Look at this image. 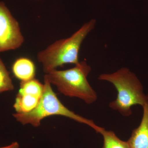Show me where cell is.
Returning <instances> with one entry per match:
<instances>
[{
  "instance_id": "cell-1",
  "label": "cell",
  "mask_w": 148,
  "mask_h": 148,
  "mask_svg": "<svg viewBox=\"0 0 148 148\" xmlns=\"http://www.w3.org/2000/svg\"><path fill=\"white\" fill-rule=\"evenodd\" d=\"M96 21L91 19L66 38L61 39L38 52L37 60L45 74L65 64L77 65L81 46L88 35L95 28Z\"/></svg>"
},
{
  "instance_id": "cell-2",
  "label": "cell",
  "mask_w": 148,
  "mask_h": 148,
  "mask_svg": "<svg viewBox=\"0 0 148 148\" xmlns=\"http://www.w3.org/2000/svg\"><path fill=\"white\" fill-rule=\"evenodd\" d=\"M98 79L111 83L116 88V99L109 106L123 116L132 115V106L140 105L143 107L148 101V95L144 93L140 80L128 68L123 67L112 73L101 74Z\"/></svg>"
},
{
  "instance_id": "cell-3",
  "label": "cell",
  "mask_w": 148,
  "mask_h": 148,
  "mask_svg": "<svg viewBox=\"0 0 148 148\" xmlns=\"http://www.w3.org/2000/svg\"><path fill=\"white\" fill-rule=\"evenodd\" d=\"M91 71L90 66L82 61L71 69L63 71L56 69L45 75L62 94L79 98L90 105L96 102L98 98L97 93L87 80Z\"/></svg>"
},
{
  "instance_id": "cell-4",
  "label": "cell",
  "mask_w": 148,
  "mask_h": 148,
  "mask_svg": "<svg viewBox=\"0 0 148 148\" xmlns=\"http://www.w3.org/2000/svg\"><path fill=\"white\" fill-rule=\"evenodd\" d=\"M44 82L43 92L38 106L29 112L14 114L13 116L17 121L24 125L30 124L37 127L40 126L41 121L47 117L61 116L69 118L79 123L86 124L94 130L96 132L98 131L100 127L96 125L93 121L77 114L61 103L45 75Z\"/></svg>"
},
{
  "instance_id": "cell-5",
  "label": "cell",
  "mask_w": 148,
  "mask_h": 148,
  "mask_svg": "<svg viewBox=\"0 0 148 148\" xmlns=\"http://www.w3.org/2000/svg\"><path fill=\"white\" fill-rule=\"evenodd\" d=\"M24 41L18 21L5 3L0 2V53L19 48Z\"/></svg>"
},
{
  "instance_id": "cell-6",
  "label": "cell",
  "mask_w": 148,
  "mask_h": 148,
  "mask_svg": "<svg viewBox=\"0 0 148 148\" xmlns=\"http://www.w3.org/2000/svg\"><path fill=\"white\" fill-rule=\"evenodd\" d=\"M143 108V116L140 125L132 130L127 141L130 148H148V101Z\"/></svg>"
},
{
  "instance_id": "cell-7",
  "label": "cell",
  "mask_w": 148,
  "mask_h": 148,
  "mask_svg": "<svg viewBox=\"0 0 148 148\" xmlns=\"http://www.w3.org/2000/svg\"><path fill=\"white\" fill-rule=\"evenodd\" d=\"M12 71L14 76L21 82L35 78L36 67L34 62L25 57L17 58L12 66Z\"/></svg>"
},
{
  "instance_id": "cell-8",
  "label": "cell",
  "mask_w": 148,
  "mask_h": 148,
  "mask_svg": "<svg viewBox=\"0 0 148 148\" xmlns=\"http://www.w3.org/2000/svg\"><path fill=\"white\" fill-rule=\"evenodd\" d=\"M40 97L30 94H20L18 93L14 108L16 113H26L34 110L38 104Z\"/></svg>"
},
{
  "instance_id": "cell-9",
  "label": "cell",
  "mask_w": 148,
  "mask_h": 148,
  "mask_svg": "<svg viewBox=\"0 0 148 148\" xmlns=\"http://www.w3.org/2000/svg\"><path fill=\"white\" fill-rule=\"evenodd\" d=\"M97 133L103 137L102 148H130L127 141L121 140L113 131L107 130L101 127Z\"/></svg>"
},
{
  "instance_id": "cell-10",
  "label": "cell",
  "mask_w": 148,
  "mask_h": 148,
  "mask_svg": "<svg viewBox=\"0 0 148 148\" xmlns=\"http://www.w3.org/2000/svg\"><path fill=\"white\" fill-rule=\"evenodd\" d=\"M43 90L44 84H42L38 79L34 78L27 81L21 82L18 93L30 94L41 98Z\"/></svg>"
},
{
  "instance_id": "cell-11",
  "label": "cell",
  "mask_w": 148,
  "mask_h": 148,
  "mask_svg": "<svg viewBox=\"0 0 148 148\" xmlns=\"http://www.w3.org/2000/svg\"><path fill=\"white\" fill-rule=\"evenodd\" d=\"M14 89L9 72L0 58V93Z\"/></svg>"
},
{
  "instance_id": "cell-12",
  "label": "cell",
  "mask_w": 148,
  "mask_h": 148,
  "mask_svg": "<svg viewBox=\"0 0 148 148\" xmlns=\"http://www.w3.org/2000/svg\"><path fill=\"white\" fill-rule=\"evenodd\" d=\"M19 145L17 142H13L9 145L4 147H1L0 148H19Z\"/></svg>"
},
{
  "instance_id": "cell-13",
  "label": "cell",
  "mask_w": 148,
  "mask_h": 148,
  "mask_svg": "<svg viewBox=\"0 0 148 148\" xmlns=\"http://www.w3.org/2000/svg\"><path fill=\"white\" fill-rule=\"evenodd\" d=\"M36 1H40V0H36Z\"/></svg>"
}]
</instances>
